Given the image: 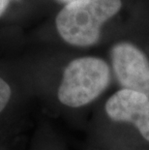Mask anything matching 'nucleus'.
Returning a JSON list of instances; mask_svg holds the SVG:
<instances>
[{"mask_svg": "<svg viewBox=\"0 0 149 150\" xmlns=\"http://www.w3.org/2000/svg\"><path fill=\"white\" fill-rule=\"evenodd\" d=\"M112 60L123 89L149 97V61L138 47L128 42L116 44L112 49Z\"/></svg>", "mask_w": 149, "mask_h": 150, "instance_id": "3", "label": "nucleus"}, {"mask_svg": "<svg viewBox=\"0 0 149 150\" xmlns=\"http://www.w3.org/2000/svg\"><path fill=\"white\" fill-rule=\"evenodd\" d=\"M106 112L116 122H130L149 142V97L139 92L121 89L106 103Z\"/></svg>", "mask_w": 149, "mask_h": 150, "instance_id": "4", "label": "nucleus"}, {"mask_svg": "<svg viewBox=\"0 0 149 150\" xmlns=\"http://www.w3.org/2000/svg\"><path fill=\"white\" fill-rule=\"evenodd\" d=\"M109 81L110 70L106 61L98 57H81L65 68L57 96L67 107H83L99 97Z\"/></svg>", "mask_w": 149, "mask_h": 150, "instance_id": "2", "label": "nucleus"}, {"mask_svg": "<svg viewBox=\"0 0 149 150\" xmlns=\"http://www.w3.org/2000/svg\"><path fill=\"white\" fill-rule=\"evenodd\" d=\"M11 87L2 78H0V112L8 105L11 98Z\"/></svg>", "mask_w": 149, "mask_h": 150, "instance_id": "5", "label": "nucleus"}, {"mask_svg": "<svg viewBox=\"0 0 149 150\" xmlns=\"http://www.w3.org/2000/svg\"><path fill=\"white\" fill-rule=\"evenodd\" d=\"M10 0H0V17L4 14V12L7 9Z\"/></svg>", "mask_w": 149, "mask_h": 150, "instance_id": "6", "label": "nucleus"}, {"mask_svg": "<svg viewBox=\"0 0 149 150\" xmlns=\"http://www.w3.org/2000/svg\"><path fill=\"white\" fill-rule=\"evenodd\" d=\"M121 0H74L58 13L56 28L72 46H93L101 37V27L119 12Z\"/></svg>", "mask_w": 149, "mask_h": 150, "instance_id": "1", "label": "nucleus"}]
</instances>
